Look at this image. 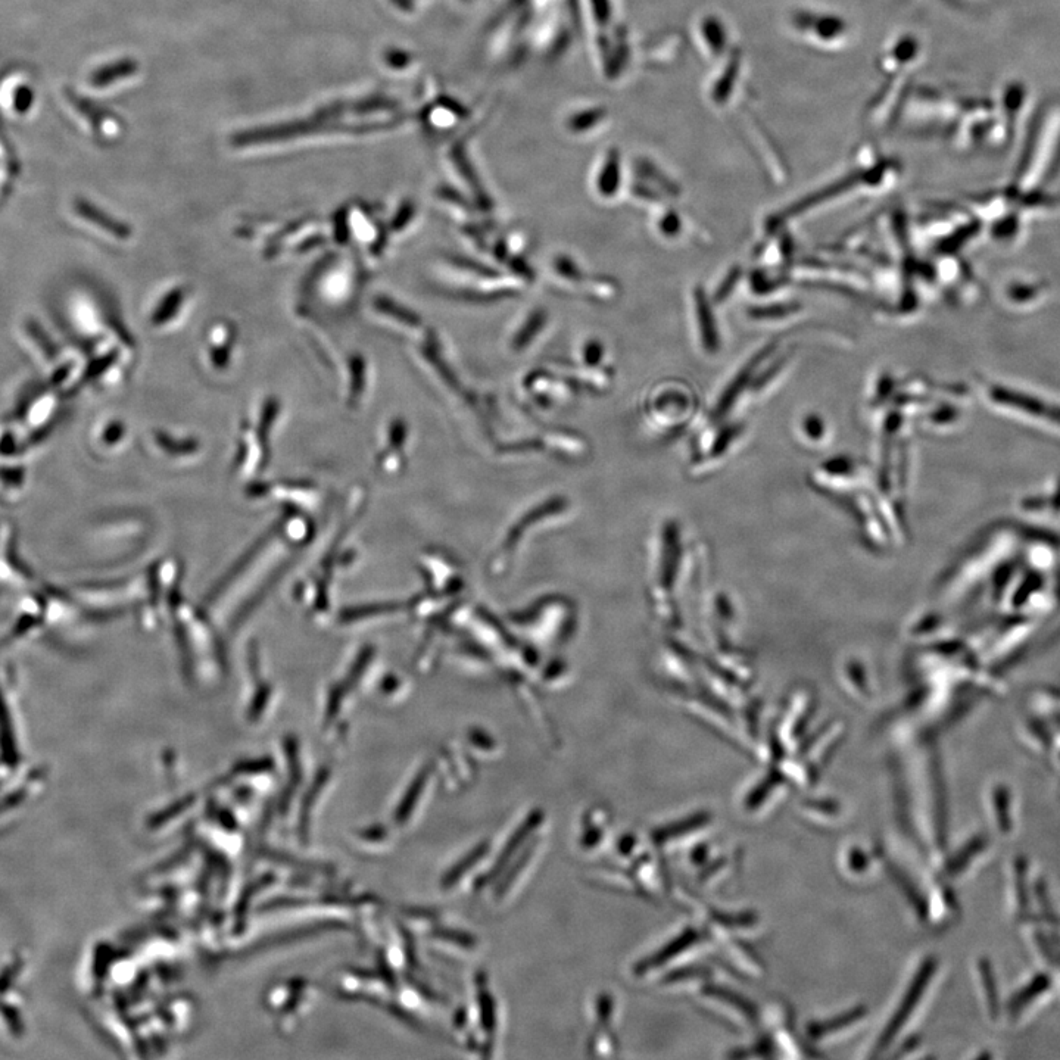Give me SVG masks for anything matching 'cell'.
I'll return each instance as SVG.
<instances>
[{"label":"cell","instance_id":"cell-11","mask_svg":"<svg viewBox=\"0 0 1060 1060\" xmlns=\"http://www.w3.org/2000/svg\"><path fill=\"white\" fill-rule=\"evenodd\" d=\"M346 239H348V230H346L345 215H341V217L336 220V240H338L339 243H344L346 242Z\"/></svg>","mask_w":1060,"mask_h":1060},{"label":"cell","instance_id":"cell-3","mask_svg":"<svg viewBox=\"0 0 1060 1060\" xmlns=\"http://www.w3.org/2000/svg\"><path fill=\"white\" fill-rule=\"evenodd\" d=\"M77 212H79L81 218L92 223V226H96L98 229L108 232L109 235L114 236V238L126 240L132 236V229L127 227L126 224L114 220V218L104 214V211L98 210V208L92 207V205L86 204V202H81L79 207H77Z\"/></svg>","mask_w":1060,"mask_h":1060},{"label":"cell","instance_id":"cell-2","mask_svg":"<svg viewBox=\"0 0 1060 1060\" xmlns=\"http://www.w3.org/2000/svg\"><path fill=\"white\" fill-rule=\"evenodd\" d=\"M993 397L1002 404L1010 405V407L1019 408V410L1027 411V413L1035 414V416L1047 417V419L1056 420L1060 422V408L1050 407V405L1043 404L1040 399L1028 397V395L1019 394V392H1010L1006 389H996L993 392Z\"/></svg>","mask_w":1060,"mask_h":1060},{"label":"cell","instance_id":"cell-4","mask_svg":"<svg viewBox=\"0 0 1060 1060\" xmlns=\"http://www.w3.org/2000/svg\"><path fill=\"white\" fill-rule=\"evenodd\" d=\"M183 301H185V292L183 289H174L162 299L161 304L158 305L157 311L152 316V323L155 326H161V324L168 323L177 313H179L180 307H182Z\"/></svg>","mask_w":1060,"mask_h":1060},{"label":"cell","instance_id":"cell-7","mask_svg":"<svg viewBox=\"0 0 1060 1060\" xmlns=\"http://www.w3.org/2000/svg\"><path fill=\"white\" fill-rule=\"evenodd\" d=\"M862 1016V1009L853 1010V1012H848V1015L840 1016V1018L837 1019H831V1021L823 1022L821 1025H815V1027L812 1028V1035L819 1038L822 1037V1035H828L835 1033V1031L843 1030V1028L856 1022L857 1019L862 1018Z\"/></svg>","mask_w":1060,"mask_h":1060},{"label":"cell","instance_id":"cell-5","mask_svg":"<svg viewBox=\"0 0 1060 1060\" xmlns=\"http://www.w3.org/2000/svg\"><path fill=\"white\" fill-rule=\"evenodd\" d=\"M694 940H697V935H695L694 932H688V934L682 935V937H679L678 940L673 941L670 946H667L662 953H659V956H654L651 957L650 960H647V962L644 963V966H641L642 971H648V969L659 968L660 963L667 962V960H670L672 959V957H675L676 953L682 952V950L687 949V947H689V944L694 943Z\"/></svg>","mask_w":1060,"mask_h":1060},{"label":"cell","instance_id":"cell-10","mask_svg":"<svg viewBox=\"0 0 1060 1060\" xmlns=\"http://www.w3.org/2000/svg\"><path fill=\"white\" fill-rule=\"evenodd\" d=\"M229 358L230 351L227 346H223V348L214 349V352H212L211 354L212 363H214V366L217 367V369H224V367L227 366V363H229Z\"/></svg>","mask_w":1060,"mask_h":1060},{"label":"cell","instance_id":"cell-9","mask_svg":"<svg viewBox=\"0 0 1060 1060\" xmlns=\"http://www.w3.org/2000/svg\"><path fill=\"white\" fill-rule=\"evenodd\" d=\"M277 413H279V402H277V399H268L267 404L264 405L263 419H261V430L263 432L273 424Z\"/></svg>","mask_w":1060,"mask_h":1060},{"label":"cell","instance_id":"cell-6","mask_svg":"<svg viewBox=\"0 0 1060 1060\" xmlns=\"http://www.w3.org/2000/svg\"><path fill=\"white\" fill-rule=\"evenodd\" d=\"M603 117V109L600 108L585 109V111L581 112L576 111L575 114L570 115L567 127L575 133L589 132V129L600 123Z\"/></svg>","mask_w":1060,"mask_h":1060},{"label":"cell","instance_id":"cell-8","mask_svg":"<svg viewBox=\"0 0 1060 1060\" xmlns=\"http://www.w3.org/2000/svg\"><path fill=\"white\" fill-rule=\"evenodd\" d=\"M351 374H352V386L351 392L354 397H358L363 391L364 383V363L361 357H354L351 360Z\"/></svg>","mask_w":1060,"mask_h":1060},{"label":"cell","instance_id":"cell-1","mask_svg":"<svg viewBox=\"0 0 1060 1060\" xmlns=\"http://www.w3.org/2000/svg\"><path fill=\"white\" fill-rule=\"evenodd\" d=\"M928 972L929 965L925 966L924 971H922L921 975H919V977L916 978L915 982H913L912 987H910L909 994L904 997L900 1009L897 1010V1015L894 1016L893 1019H891L890 1024H888L887 1030H885V1033L882 1034L881 1041H879V1047H885L887 1046V1044H890L891 1040H893L894 1038V1035H897L901 1028H903L904 1022L907 1021V1018H909L910 1013H912V1010L915 1009L916 1003H918V1000L921 999L922 993H924L925 984H927L928 981Z\"/></svg>","mask_w":1060,"mask_h":1060}]
</instances>
